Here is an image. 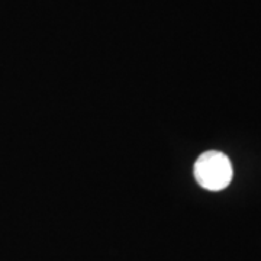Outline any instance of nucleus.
Here are the masks:
<instances>
[{
    "label": "nucleus",
    "mask_w": 261,
    "mask_h": 261,
    "mask_svg": "<svg viewBox=\"0 0 261 261\" xmlns=\"http://www.w3.org/2000/svg\"><path fill=\"white\" fill-rule=\"evenodd\" d=\"M195 177L203 189L222 190L232 180L231 161L219 151H207L196 161Z\"/></svg>",
    "instance_id": "nucleus-1"
}]
</instances>
